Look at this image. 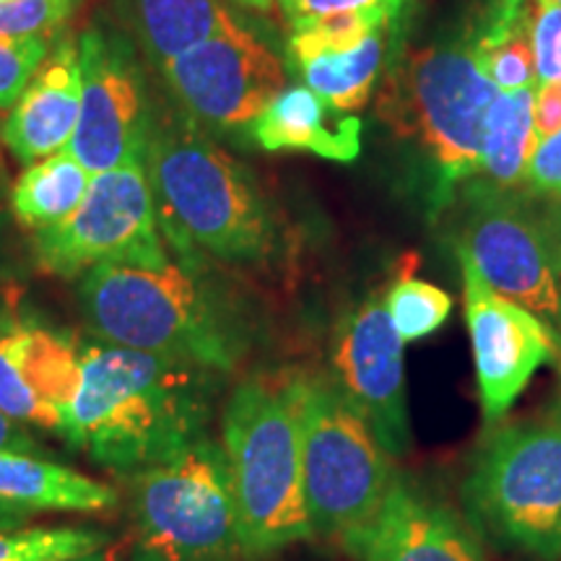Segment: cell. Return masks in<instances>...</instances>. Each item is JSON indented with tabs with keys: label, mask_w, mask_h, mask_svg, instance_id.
Instances as JSON below:
<instances>
[{
	"label": "cell",
	"mask_w": 561,
	"mask_h": 561,
	"mask_svg": "<svg viewBox=\"0 0 561 561\" xmlns=\"http://www.w3.org/2000/svg\"><path fill=\"white\" fill-rule=\"evenodd\" d=\"M146 172L161 237L182 265H263L276 255V219L261 187L193 117L153 115Z\"/></svg>",
	"instance_id": "2"
},
{
	"label": "cell",
	"mask_w": 561,
	"mask_h": 561,
	"mask_svg": "<svg viewBox=\"0 0 561 561\" xmlns=\"http://www.w3.org/2000/svg\"><path fill=\"white\" fill-rule=\"evenodd\" d=\"M248 130L265 151H305L339 164H351L362 153L359 117L335 110L307 87H286Z\"/></svg>",
	"instance_id": "19"
},
{
	"label": "cell",
	"mask_w": 561,
	"mask_h": 561,
	"mask_svg": "<svg viewBox=\"0 0 561 561\" xmlns=\"http://www.w3.org/2000/svg\"><path fill=\"white\" fill-rule=\"evenodd\" d=\"M301 437L305 502L314 536L359 553L396 471L392 458L331 375L289 371Z\"/></svg>",
	"instance_id": "6"
},
{
	"label": "cell",
	"mask_w": 561,
	"mask_h": 561,
	"mask_svg": "<svg viewBox=\"0 0 561 561\" xmlns=\"http://www.w3.org/2000/svg\"><path fill=\"white\" fill-rule=\"evenodd\" d=\"M130 561L248 559L221 442L206 434L130 476Z\"/></svg>",
	"instance_id": "8"
},
{
	"label": "cell",
	"mask_w": 561,
	"mask_h": 561,
	"mask_svg": "<svg viewBox=\"0 0 561 561\" xmlns=\"http://www.w3.org/2000/svg\"><path fill=\"white\" fill-rule=\"evenodd\" d=\"M462 276V305L471 335L481 413L489 426L500 424L541 367H561V339L549 322L494 291L471 257L455 244Z\"/></svg>",
	"instance_id": "12"
},
{
	"label": "cell",
	"mask_w": 561,
	"mask_h": 561,
	"mask_svg": "<svg viewBox=\"0 0 561 561\" xmlns=\"http://www.w3.org/2000/svg\"><path fill=\"white\" fill-rule=\"evenodd\" d=\"M280 16L289 32L307 30L331 19L369 16V19H401L409 0H276Z\"/></svg>",
	"instance_id": "27"
},
{
	"label": "cell",
	"mask_w": 561,
	"mask_h": 561,
	"mask_svg": "<svg viewBox=\"0 0 561 561\" xmlns=\"http://www.w3.org/2000/svg\"><path fill=\"white\" fill-rule=\"evenodd\" d=\"M382 81L377 115L426 161L430 216L439 219L455 187L481 174L489 110L500 89L466 34L401 53Z\"/></svg>",
	"instance_id": "4"
},
{
	"label": "cell",
	"mask_w": 561,
	"mask_h": 561,
	"mask_svg": "<svg viewBox=\"0 0 561 561\" xmlns=\"http://www.w3.org/2000/svg\"><path fill=\"white\" fill-rule=\"evenodd\" d=\"M530 561H533V559H530Z\"/></svg>",
	"instance_id": "41"
},
{
	"label": "cell",
	"mask_w": 561,
	"mask_h": 561,
	"mask_svg": "<svg viewBox=\"0 0 561 561\" xmlns=\"http://www.w3.org/2000/svg\"><path fill=\"white\" fill-rule=\"evenodd\" d=\"M536 87L500 91L489 110L486 140H483L481 182L500 191H520L530 153L538 138L533 128Z\"/></svg>",
	"instance_id": "23"
},
{
	"label": "cell",
	"mask_w": 561,
	"mask_h": 561,
	"mask_svg": "<svg viewBox=\"0 0 561 561\" xmlns=\"http://www.w3.org/2000/svg\"><path fill=\"white\" fill-rule=\"evenodd\" d=\"M117 500L115 489L73 468L42 455L0 450V528L32 512H104Z\"/></svg>",
	"instance_id": "20"
},
{
	"label": "cell",
	"mask_w": 561,
	"mask_h": 561,
	"mask_svg": "<svg viewBox=\"0 0 561 561\" xmlns=\"http://www.w3.org/2000/svg\"><path fill=\"white\" fill-rule=\"evenodd\" d=\"M91 178L94 174L68 151L34 161L11 187L13 216L30 229L53 227L81 206Z\"/></svg>",
	"instance_id": "24"
},
{
	"label": "cell",
	"mask_w": 561,
	"mask_h": 561,
	"mask_svg": "<svg viewBox=\"0 0 561 561\" xmlns=\"http://www.w3.org/2000/svg\"><path fill=\"white\" fill-rule=\"evenodd\" d=\"M234 3H240V5H244V9H252L257 13H268L276 0H234Z\"/></svg>",
	"instance_id": "36"
},
{
	"label": "cell",
	"mask_w": 561,
	"mask_h": 561,
	"mask_svg": "<svg viewBox=\"0 0 561 561\" xmlns=\"http://www.w3.org/2000/svg\"><path fill=\"white\" fill-rule=\"evenodd\" d=\"M79 385V343L24 320L0 333V411L11 419L60 432Z\"/></svg>",
	"instance_id": "16"
},
{
	"label": "cell",
	"mask_w": 561,
	"mask_h": 561,
	"mask_svg": "<svg viewBox=\"0 0 561 561\" xmlns=\"http://www.w3.org/2000/svg\"><path fill=\"white\" fill-rule=\"evenodd\" d=\"M117 9L159 70L198 42L240 24L221 0H117Z\"/></svg>",
	"instance_id": "21"
},
{
	"label": "cell",
	"mask_w": 561,
	"mask_h": 561,
	"mask_svg": "<svg viewBox=\"0 0 561 561\" xmlns=\"http://www.w3.org/2000/svg\"><path fill=\"white\" fill-rule=\"evenodd\" d=\"M19 322V314H16V305L13 301H9L0 294V333L9 331L11 325H16Z\"/></svg>",
	"instance_id": "35"
},
{
	"label": "cell",
	"mask_w": 561,
	"mask_h": 561,
	"mask_svg": "<svg viewBox=\"0 0 561 561\" xmlns=\"http://www.w3.org/2000/svg\"><path fill=\"white\" fill-rule=\"evenodd\" d=\"M221 447L244 557L261 559L314 538L305 502L297 405L286 375H252L231 388Z\"/></svg>",
	"instance_id": "5"
},
{
	"label": "cell",
	"mask_w": 561,
	"mask_h": 561,
	"mask_svg": "<svg viewBox=\"0 0 561 561\" xmlns=\"http://www.w3.org/2000/svg\"><path fill=\"white\" fill-rule=\"evenodd\" d=\"M79 299L104 343L170 356L229 375L240 367L248 335L240 318L203 278L170 261L159 268L104 263L83 273Z\"/></svg>",
	"instance_id": "3"
},
{
	"label": "cell",
	"mask_w": 561,
	"mask_h": 561,
	"mask_svg": "<svg viewBox=\"0 0 561 561\" xmlns=\"http://www.w3.org/2000/svg\"><path fill=\"white\" fill-rule=\"evenodd\" d=\"M455 244L494 291L528 307L561 339V229L517 191L466 187Z\"/></svg>",
	"instance_id": "9"
},
{
	"label": "cell",
	"mask_w": 561,
	"mask_h": 561,
	"mask_svg": "<svg viewBox=\"0 0 561 561\" xmlns=\"http://www.w3.org/2000/svg\"><path fill=\"white\" fill-rule=\"evenodd\" d=\"M0 3H11V0H0Z\"/></svg>",
	"instance_id": "39"
},
{
	"label": "cell",
	"mask_w": 561,
	"mask_h": 561,
	"mask_svg": "<svg viewBox=\"0 0 561 561\" xmlns=\"http://www.w3.org/2000/svg\"><path fill=\"white\" fill-rule=\"evenodd\" d=\"M3 273H5L3 271V257H0V280H3Z\"/></svg>",
	"instance_id": "38"
},
{
	"label": "cell",
	"mask_w": 561,
	"mask_h": 561,
	"mask_svg": "<svg viewBox=\"0 0 561 561\" xmlns=\"http://www.w3.org/2000/svg\"><path fill=\"white\" fill-rule=\"evenodd\" d=\"M462 481L468 520L494 546L561 559V419L494 424Z\"/></svg>",
	"instance_id": "7"
},
{
	"label": "cell",
	"mask_w": 561,
	"mask_h": 561,
	"mask_svg": "<svg viewBox=\"0 0 561 561\" xmlns=\"http://www.w3.org/2000/svg\"><path fill=\"white\" fill-rule=\"evenodd\" d=\"M557 3H561V0H557Z\"/></svg>",
	"instance_id": "40"
},
{
	"label": "cell",
	"mask_w": 561,
	"mask_h": 561,
	"mask_svg": "<svg viewBox=\"0 0 561 561\" xmlns=\"http://www.w3.org/2000/svg\"><path fill=\"white\" fill-rule=\"evenodd\" d=\"M533 128L538 140L561 130V81L538 83L533 100Z\"/></svg>",
	"instance_id": "32"
},
{
	"label": "cell",
	"mask_w": 561,
	"mask_h": 561,
	"mask_svg": "<svg viewBox=\"0 0 561 561\" xmlns=\"http://www.w3.org/2000/svg\"><path fill=\"white\" fill-rule=\"evenodd\" d=\"M110 543L94 528H26L0 530V561H62Z\"/></svg>",
	"instance_id": "26"
},
{
	"label": "cell",
	"mask_w": 561,
	"mask_h": 561,
	"mask_svg": "<svg viewBox=\"0 0 561 561\" xmlns=\"http://www.w3.org/2000/svg\"><path fill=\"white\" fill-rule=\"evenodd\" d=\"M403 348L380 291L343 314L333 333L331 380L390 458H403L411 447Z\"/></svg>",
	"instance_id": "14"
},
{
	"label": "cell",
	"mask_w": 561,
	"mask_h": 561,
	"mask_svg": "<svg viewBox=\"0 0 561 561\" xmlns=\"http://www.w3.org/2000/svg\"><path fill=\"white\" fill-rule=\"evenodd\" d=\"M356 557L362 561H486L479 530L468 515L405 476L392 479L380 515Z\"/></svg>",
	"instance_id": "17"
},
{
	"label": "cell",
	"mask_w": 561,
	"mask_h": 561,
	"mask_svg": "<svg viewBox=\"0 0 561 561\" xmlns=\"http://www.w3.org/2000/svg\"><path fill=\"white\" fill-rule=\"evenodd\" d=\"M53 50L50 37L0 34V110H11Z\"/></svg>",
	"instance_id": "28"
},
{
	"label": "cell",
	"mask_w": 561,
	"mask_h": 561,
	"mask_svg": "<svg viewBox=\"0 0 561 561\" xmlns=\"http://www.w3.org/2000/svg\"><path fill=\"white\" fill-rule=\"evenodd\" d=\"M551 416H557V419H561V390H559V396H557V401H553V409H551Z\"/></svg>",
	"instance_id": "37"
},
{
	"label": "cell",
	"mask_w": 561,
	"mask_h": 561,
	"mask_svg": "<svg viewBox=\"0 0 561 561\" xmlns=\"http://www.w3.org/2000/svg\"><path fill=\"white\" fill-rule=\"evenodd\" d=\"M62 561H130V557H125V549L121 543H104L102 549H94L89 553H81V557H70Z\"/></svg>",
	"instance_id": "34"
},
{
	"label": "cell",
	"mask_w": 561,
	"mask_h": 561,
	"mask_svg": "<svg viewBox=\"0 0 561 561\" xmlns=\"http://www.w3.org/2000/svg\"><path fill=\"white\" fill-rule=\"evenodd\" d=\"M81 0H11L0 3L3 37H53L79 9Z\"/></svg>",
	"instance_id": "29"
},
{
	"label": "cell",
	"mask_w": 561,
	"mask_h": 561,
	"mask_svg": "<svg viewBox=\"0 0 561 561\" xmlns=\"http://www.w3.org/2000/svg\"><path fill=\"white\" fill-rule=\"evenodd\" d=\"M0 450L42 455V447L32 437V432L26 430V424L11 419L5 411H0Z\"/></svg>",
	"instance_id": "33"
},
{
	"label": "cell",
	"mask_w": 561,
	"mask_h": 561,
	"mask_svg": "<svg viewBox=\"0 0 561 561\" xmlns=\"http://www.w3.org/2000/svg\"><path fill=\"white\" fill-rule=\"evenodd\" d=\"M385 310L403 343L430 339L453 314V297L430 280L403 273L385 291Z\"/></svg>",
	"instance_id": "25"
},
{
	"label": "cell",
	"mask_w": 561,
	"mask_h": 561,
	"mask_svg": "<svg viewBox=\"0 0 561 561\" xmlns=\"http://www.w3.org/2000/svg\"><path fill=\"white\" fill-rule=\"evenodd\" d=\"M403 21L405 16L322 21L291 32L286 53L307 89L335 110L359 112L401 55Z\"/></svg>",
	"instance_id": "15"
},
{
	"label": "cell",
	"mask_w": 561,
	"mask_h": 561,
	"mask_svg": "<svg viewBox=\"0 0 561 561\" xmlns=\"http://www.w3.org/2000/svg\"><path fill=\"white\" fill-rule=\"evenodd\" d=\"M523 187L533 195L561 198V130L538 140L525 170Z\"/></svg>",
	"instance_id": "31"
},
{
	"label": "cell",
	"mask_w": 561,
	"mask_h": 561,
	"mask_svg": "<svg viewBox=\"0 0 561 561\" xmlns=\"http://www.w3.org/2000/svg\"><path fill=\"white\" fill-rule=\"evenodd\" d=\"M483 73L500 91L536 87L530 0H486L466 32Z\"/></svg>",
	"instance_id": "22"
},
{
	"label": "cell",
	"mask_w": 561,
	"mask_h": 561,
	"mask_svg": "<svg viewBox=\"0 0 561 561\" xmlns=\"http://www.w3.org/2000/svg\"><path fill=\"white\" fill-rule=\"evenodd\" d=\"M81 115L79 39L55 42L30 87L5 117L3 144L21 164L66 151Z\"/></svg>",
	"instance_id": "18"
},
{
	"label": "cell",
	"mask_w": 561,
	"mask_h": 561,
	"mask_svg": "<svg viewBox=\"0 0 561 561\" xmlns=\"http://www.w3.org/2000/svg\"><path fill=\"white\" fill-rule=\"evenodd\" d=\"M221 377L170 356L89 343L60 434L96 466L130 479L206 437Z\"/></svg>",
	"instance_id": "1"
},
{
	"label": "cell",
	"mask_w": 561,
	"mask_h": 561,
	"mask_svg": "<svg viewBox=\"0 0 561 561\" xmlns=\"http://www.w3.org/2000/svg\"><path fill=\"white\" fill-rule=\"evenodd\" d=\"M32 250L42 271L62 278L83 276L104 263L146 268L170 263L146 161L94 174L73 214L53 227L34 229Z\"/></svg>",
	"instance_id": "10"
},
{
	"label": "cell",
	"mask_w": 561,
	"mask_h": 561,
	"mask_svg": "<svg viewBox=\"0 0 561 561\" xmlns=\"http://www.w3.org/2000/svg\"><path fill=\"white\" fill-rule=\"evenodd\" d=\"M530 45L536 81H561V3L530 0Z\"/></svg>",
	"instance_id": "30"
},
{
	"label": "cell",
	"mask_w": 561,
	"mask_h": 561,
	"mask_svg": "<svg viewBox=\"0 0 561 561\" xmlns=\"http://www.w3.org/2000/svg\"><path fill=\"white\" fill-rule=\"evenodd\" d=\"M161 73L185 115L210 130L244 128L286 89L284 62L242 24L198 42Z\"/></svg>",
	"instance_id": "13"
},
{
	"label": "cell",
	"mask_w": 561,
	"mask_h": 561,
	"mask_svg": "<svg viewBox=\"0 0 561 561\" xmlns=\"http://www.w3.org/2000/svg\"><path fill=\"white\" fill-rule=\"evenodd\" d=\"M79 60L81 115L66 151L91 174L146 161L153 110L133 42L94 26L79 37Z\"/></svg>",
	"instance_id": "11"
}]
</instances>
